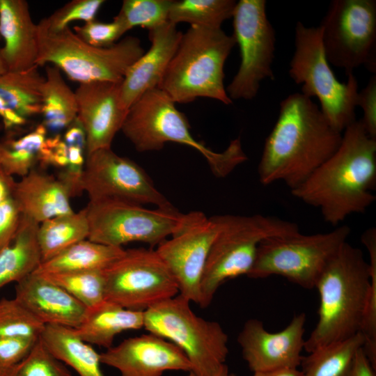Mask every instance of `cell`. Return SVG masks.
Returning <instances> with one entry per match:
<instances>
[{"mask_svg": "<svg viewBox=\"0 0 376 376\" xmlns=\"http://www.w3.org/2000/svg\"><path fill=\"white\" fill-rule=\"evenodd\" d=\"M188 376L195 375L191 373H189ZM215 376H235V375L230 372L228 367L226 364H224Z\"/></svg>", "mask_w": 376, "mask_h": 376, "instance_id": "681fc988", "label": "cell"}, {"mask_svg": "<svg viewBox=\"0 0 376 376\" xmlns=\"http://www.w3.org/2000/svg\"><path fill=\"white\" fill-rule=\"evenodd\" d=\"M141 328L143 312L130 310L105 299L87 308L81 324L72 329L83 341L108 349L118 334Z\"/></svg>", "mask_w": 376, "mask_h": 376, "instance_id": "d4e9b609", "label": "cell"}, {"mask_svg": "<svg viewBox=\"0 0 376 376\" xmlns=\"http://www.w3.org/2000/svg\"><path fill=\"white\" fill-rule=\"evenodd\" d=\"M15 298L45 325L76 329L87 310L63 288L36 272L16 283Z\"/></svg>", "mask_w": 376, "mask_h": 376, "instance_id": "ffe728a7", "label": "cell"}, {"mask_svg": "<svg viewBox=\"0 0 376 376\" xmlns=\"http://www.w3.org/2000/svg\"><path fill=\"white\" fill-rule=\"evenodd\" d=\"M236 45L221 28L190 26L157 88L175 104L207 97L228 105L233 101L224 86V64Z\"/></svg>", "mask_w": 376, "mask_h": 376, "instance_id": "277c9868", "label": "cell"}, {"mask_svg": "<svg viewBox=\"0 0 376 376\" xmlns=\"http://www.w3.org/2000/svg\"><path fill=\"white\" fill-rule=\"evenodd\" d=\"M21 218L22 214L13 197L0 203V250L13 241Z\"/></svg>", "mask_w": 376, "mask_h": 376, "instance_id": "7bdbcfd3", "label": "cell"}, {"mask_svg": "<svg viewBox=\"0 0 376 376\" xmlns=\"http://www.w3.org/2000/svg\"><path fill=\"white\" fill-rule=\"evenodd\" d=\"M370 283V266L362 251L346 242L315 285L320 296L318 320L305 340L308 353L361 332Z\"/></svg>", "mask_w": 376, "mask_h": 376, "instance_id": "3957f363", "label": "cell"}, {"mask_svg": "<svg viewBox=\"0 0 376 376\" xmlns=\"http://www.w3.org/2000/svg\"><path fill=\"white\" fill-rule=\"evenodd\" d=\"M16 182L0 166V203L11 198Z\"/></svg>", "mask_w": 376, "mask_h": 376, "instance_id": "7dc6e473", "label": "cell"}, {"mask_svg": "<svg viewBox=\"0 0 376 376\" xmlns=\"http://www.w3.org/2000/svg\"><path fill=\"white\" fill-rule=\"evenodd\" d=\"M361 242L369 254L370 283L361 333L364 337L363 350L373 368H376V229L363 232Z\"/></svg>", "mask_w": 376, "mask_h": 376, "instance_id": "e575fe53", "label": "cell"}, {"mask_svg": "<svg viewBox=\"0 0 376 376\" xmlns=\"http://www.w3.org/2000/svg\"><path fill=\"white\" fill-rule=\"evenodd\" d=\"M41 114L42 124L54 131L66 128L77 116L75 92L65 82L61 71L54 65H48L45 68Z\"/></svg>", "mask_w": 376, "mask_h": 376, "instance_id": "f546056e", "label": "cell"}, {"mask_svg": "<svg viewBox=\"0 0 376 376\" xmlns=\"http://www.w3.org/2000/svg\"><path fill=\"white\" fill-rule=\"evenodd\" d=\"M350 233V228L343 225L324 233L299 232L267 238L260 244L247 276L264 279L279 275L304 288L312 289Z\"/></svg>", "mask_w": 376, "mask_h": 376, "instance_id": "30bf717a", "label": "cell"}, {"mask_svg": "<svg viewBox=\"0 0 376 376\" xmlns=\"http://www.w3.org/2000/svg\"><path fill=\"white\" fill-rule=\"evenodd\" d=\"M70 188L58 178L32 169L16 182L13 198L22 216L38 224L74 212Z\"/></svg>", "mask_w": 376, "mask_h": 376, "instance_id": "603a6c76", "label": "cell"}, {"mask_svg": "<svg viewBox=\"0 0 376 376\" xmlns=\"http://www.w3.org/2000/svg\"><path fill=\"white\" fill-rule=\"evenodd\" d=\"M376 139L355 120L343 132L335 152L291 194L318 208L324 221L338 226L348 216L363 213L375 201Z\"/></svg>", "mask_w": 376, "mask_h": 376, "instance_id": "7a4b0ae2", "label": "cell"}, {"mask_svg": "<svg viewBox=\"0 0 376 376\" xmlns=\"http://www.w3.org/2000/svg\"><path fill=\"white\" fill-rule=\"evenodd\" d=\"M124 251L123 247L108 246L86 239L41 263L34 272L103 271L120 257Z\"/></svg>", "mask_w": 376, "mask_h": 376, "instance_id": "83f0119b", "label": "cell"}, {"mask_svg": "<svg viewBox=\"0 0 376 376\" xmlns=\"http://www.w3.org/2000/svg\"><path fill=\"white\" fill-rule=\"evenodd\" d=\"M363 345L364 337L359 332L315 349L302 357V376H351L356 354Z\"/></svg>", "mask_w": 376, "mask_h": 376, "instance_id": "f1b7e54d", "label": "cell"}, {"mask_svg": "<svg viewBox=\"0 0 376 376\" xmlns=\"http://www.w3.org/2000/svg\"><path fill=\"white\" fill-rule=\"evenodd\" d=\"M81 190L88 194L90 201L115 199L173 207L139 165L118 155L111 148L86 155Z\"/></svg>", "mask_w": 376, "mask_h": 376, "instance_id": "9a60e30c", "label": "cell"}, {"mask_svg": "<svg viewBox=\"0 0 376 376\" xmlns=\"http://www.w3.org/2000/svg\"><path fill=\"white\" fill-rule=\"evenodd\" d=\"M171 3L172 0H124L114 19L126 31L136 26L150 31L169 22Z\"/></svg>", "mask_w": 376, "mask_h": 376, "instance_id": "d590c367", "label": "cell"}, {"mask_svg": "<svg viewBox=\"0 0 376 376\" xmlns=\"http://www.w3.org/2000/svg\"><path fill=\"white\" fill-rule=\"evenodd\" d=\"M38 274L63 288L86 308L106 299L103 271Z\"/></svg>", "mask_w": 376, "mask_h": 376, "instance_id": "836d02e7", "label": "cell"}, {"mask_svg": "<svg viewBox=\"0 0 376 376\" xmlns=\"http://www.w3.org/2000/svg\"><path fill=\"white\" fill-rule=\"evenodd\" d=\"M39 224L22 216L13 241L0 250V288L11 282H19L41 263L38 242Z\"/></svg>", "mask_w": 376, "mask_h": 376, "instance_id": "484cf974", "label": "cell"}, {"mask_svg": "<svg viewBox=\"0 0 376 376\" xmlns=\"http://www.w3.org/2000/svg\"><path fill=\"white\" fill-rule=\"evenodd\" d=\"M47 129L42 123L18 138L0 141V166L10 175L24 177L32 169L45 140Z\"/></svg>", "mask_w": 376, "mask_h": 376, "instance_id": "1f68e13d", "label": "cell"}, {"mask_svg": "<svg viewBox=\"0 0 376 376\" xmlns=\"http://www.w3.org/2000/svg\"><path fill=\"white\" fill-rule=\"evenodd\" d=\"M75 33L86 43L97 47L111 46L127 31L123 24L113 19L111 22L95 19L74 27Z\"/></svg>", "mask_w": 376, "mask_h": 376, "instance_id": "ab89813d", "label": "cell"}, {"mask_svg": "<svg viewBox=\"0 0 376 376\" xmlns=\"http://www.w3.org/2000/svg\"><path fill=\"white\" fill-rule=\"evenodd\" d=\"M218 231L215 216L207 218L201 212L193 211L184 228L156 249L174 276L179 294L198 305L205 266Z\"/></svg>", "mask_w": 376, "mask_h": 376, "instance_id": "2e32d148", "label": "cell"}, {"mask_svg": "<svg viewBox=\"0 0 376 376\" xmlns=\"http://www.w3.org/2000/svg\"><path fill=\"white\" fill-rule=\"evenodd\" d=\"M11 376H72L66 365L57 359L40 338Z\"/></svg>", "mask_w": 376, "mask_h": 376, "instance_id": "74e56055", "label": "cell"}, {"mask_svg": "<svg viewBox=\"0 0 376 376\" xmlns=\"http://www.w3.org/2000/svg\"><path fill=\"white\" fill-rule=\"evenodd\" d=\"M252 376H302V374L298 368H280L254 372Z\"/></svg>", "mask_w": 376, "mask_h": 376, "instance_id": "c3c4849f", "label": "cell"}, {"mask_svg": "<svg viewBox=\"0 0 376 376\" xmlns=\"http://www.w3.org/2000/svg\"><path fill=\"white\" fill-rule=\"evenodd\" d=\"M6 72H8V70L2 58L0 47V75L6 73Z\"/></svg>", "mask_w": 376, "mask_h": 376, "instance_id": "f907efd6", "label": "cell"}, {"mask_svg": "<svg viewBox=\"0 0 376 376\" xmlns=\"http://www.w3.org/2000/svg\"><path fill=\"white\" fill-rule=\"evenodd\" d=\"M182 34L170 22L148 31L150 49L129 68L121 82V101L127 110L146 92L159 86Z\"/></svg>", "mask_w": 376, "mask_h": 376, "instance_id": "44dd1931", "label": "cell"}, {"mask_svg": "<svg viewBox=\"0 0 376 376\" xmlns=\"http://www.w3.org/2000/svg\"><path fill=\"white\" fill-rule=\"evenodd\" d=\"M326 58L346 74L376 72V1L334 0L319 26Z\"/></svg>", "mask_w": 376, "mask_h": 376, "instance_id": "7c38bea8", "label": "cell"}, {"mask_svg": "<svg viewBox=\"0 0 376 376\" xmlns=\"http://www.w3.org/2000/svg\"><path fill=\"white\" fill-rule=\"evenodd\" d=\"M219 231L211 246L201 283L199 306L210 305L226 281L246 275L265 239L299 232L297 224L274 216L215 215Z\"/></svg>", "mask_w": 376, "mask_h": 376, "instance_id": "8992f818", "label": "cell"}, {"mask_svg": "<svg viewBox=\"0 0 376 376\" xmlns=\"http://www.w3.org/2000/svg\"><path fill=\"white\" fill-rule=\"evenodd\" d=\"M45 324L15 298L0 299V338H38Z\"/></svg>", "mask_w": 376, "mask_h": 376, "instance_id": "8d00e7d4", "label": "cell"}, {"mask_svg": "<svg viewBox=\"0 0 376 376\" xmlns=\"http://www.w3.org/2000/svg\"><path fill=\"white\" fill-rule=\"evenodd\" d=\"M357 107L361 108L363 118L360 119L367 134L376 139V76L369 79L367 85L359 91Z\"/></svg>", "mask_w": 376, "mask_h": 376, "instance_id": "b9f144b4", "label": "cell"}, {"mask_svg": "<svg viewBox=\"0 0 376 376\" xmlns=\"http://www.w3.org/2000/svg\"><path fill=\"white\" fill-rule=\"evenodd\" d=\"M104 2V0H73L40 22L48 30L59 31L69 27V24L75 21H84L85 23L94 20Z\"/></svg>", "mask_w": 376, "mask_h": 376, "instance_id": "f35d334b", "label": "cell"}, {"mask_svg": "<svg viewBox=\"0 0 376 376\" xmlns=\"http://www.w3.org/2000/svg\"><path fill=\"white\" fill-rule=\"evenodd\" d=\"M1 36H0V39H1Z\"/></svg>", "mask_w": 376, "mask_h": 376, "instance_id": "816d5d0a", "label": "cell"}, {"mask_svg": "<svg viewBox=\"0 0 376 376\" xmlns=\"http://www.w3.org/2000/svg\"><path fill=\"white\" fill-rule=\"evenodd\" d=\"M265 0H240L233 14V34L238 45L241 61L239 69L227 86L233 100L253 99L260 83L274 80L276 35L266 11Z\"/></svg>", "mask_w": 376, "mask_h": 376, "instance_id": "4fadbf2b", "label": "cell"}, {"mask_svg": "<svg viewBox=\"0 0 376 376\" xmlns=\"http://www.w3.org/2000/svg\"><path fill=\"white\" fill-rule=\"evenodd\" d=\"M89 226L85 208L61 214L39 224L38 242L42 262L58 255L73 244L88 239Z\"/></svg>", "mask_w": 376, "mask_h": 376, "instance_id": "4dcf8cb0", "label": "cell"}, {"mask_svg": "<svg viewBox=\"0 0 376 376\" xmlns=\"http://www.w3.org/2000/svg\"><path fill=\"white\" fill-rule=\"evenodd\" d=\"M121 131L139 152L159 150L168 142L189 146L205 158L216 177H225L246 159L240 139L222 152L196 140L187 117L159 88L146 92L128 109Z\"/></svg>", "mask_w": 376, "mask_h": 376, "instance_id": "5b68a950", "label": "cell"}, {"mask_svg": "<svg viewBox=\"0 0 376 376\" xmlns=\"http://www.w3.org/2000/svg\"><path fill=\"white\" fill-rule=\"evenodd\" d=\"M351 376H375V370L365 354L363 347L355 356Z\"/></svg>", "mask_w": 376, "mask_h": 376, "instance_id": "bcb514c9", "label": "cell"}, {"mask_svg": "<svg viewBox=\"0 0 376 376\" xmlns=\"http://www.w3.org/2000/svg\"><path fill=\"white\" fill-rule=\"evenodd\" d=\"M235 5L234 0H172L169 22L221 28L224 22L232 18Z\"/></svg>", "mask_w": 376, "mask_h": 376, "instance_id": "d6a6232c", "label": "cell"}, {"mask_svg": "<svg viewBox=\"0 0 376 376\" xmlns=\"http://www.w3.org/2000/svg\"><path fill=\"white\" fill-rule=\"evenodd\" d=\"M121 82L80 84L75 91L77 118L86 134V155L111 148L116 134L121 131L128 111L121 101Z\"/></svg>", "mask_w": 376, "mask_h": 376, "instance_id": "ac0fdd59", "label": "cell"}, {"mask_svg": "<svg viewBox=\"0 0 376 376\" xmlns=\"http://www.w3.org/2000/svg\"><path fill=\"white\" fill-rule=\"evenodd\" d=\"M306 320L304 313L295 315L286 327L274 333L267 331L262 321L248 320L237 342L249 369L254 373L300 366Z\"/></svg>", "mask_w": 376, "mask_h": 376, "instance_id": "e0dca14e", "label": "cell"}, {"mask_svg": "<svg viewBox=\"0 0 376 376\" xmlns=\"http://www.w3.org/2000/svg\"><path fill=\"white\" fill-rule=\"evenodd\" d=\"M38 55L36 65L52 64L73 81L86 84L121 82L129 68L143 54L140 40L127 36L106 47L92 46L70 27L59 31L37 24Z\"/></svg>", "mask_w": 376, "mask_h": 376, "instance_id": "52a82bcc", "label": "cell"}, {"mask_svg": "<svg viewBox=\"0 0 376 376\" xmlns=\"http://www.w3.org/2000/svg\"><path fill=\"white\" fill-rule=\"evenodd\" d=\"M40 338L54 356L79 376H104L100 368V354L81 340L72 329L45 325Z\"/></svg>", "mask_w": 376, "mask_h": 376, "instance_id": "4316f807", "label": "cell"}, {"mask_svg": "<svg viewBox=\"0 0 376 376\" xmlns=\"http://www.w3.org/2000/svg\"><path fill=\"white\" fill-rule=\"evenodd\" d=\"M341 132L328 122L320 107L301 92L283 99L276 121L267 136L258 164L260 182H283L291 190L337 150Z\"/></svg>", "mask_w": 376, "mask_h": 376, "instance_id": "6da1fadb", "label": "cell"}, {"mask_svg": "<svg viewBox=\"0 0 376 376\" xmlns=\"http://www.w3.org/2000/svg\"><path fill=\"white\" fill-rule=\"evenodd\" d=\"M1 56L8 71L22 72L36 65L37 24L25 0H0Z\"/></svg>", "mask_w": 376, "mask_h": 376, "instance_id": "7402d4cb", "label": "cell"}, {"mask_svg": "<svg viewBox=\"0 0 376 376\" xmlns=\"http://www.w3.org/2000/svg\"><path fill=\"white\" fill-rule=\"evenodd\" d=\"M288 72L290 78L301 85L302 94L318 99L322 113L336 130L343 133L356 120L358 81L353 72L347 75L346 82L336 78L326 58L319 26L297 22Z\"/></svg>", "mask_w": 376, "mask_h": 376, "instance_id": "9c48e42d", "label": "cell"}, {"mask_svg": "<svg viewBox=\"0 0 376 376\" xmlns=\"http://www.w3.org/2000/svg\"><path fill=\"white\" fill-rule=\"evenodd\" d=\"M103 274L105 299L130 310L143 312L179 294L174 276L156 250L125 249Z\"/></svg>", "mask_w": 376, "mask_h": 376, "instance_id": "5bb4252c", "label": "cell"}, {"mask_svg": "<svg viewBox=\"0 0 376 376\" xmlns=\"http://www.w3.org/2000/svg\"><path fill=\"white\" fill-rule=\"evenodd\" d=\"M143 328L178 347L195 376H215L226 364L227 334L217 322L197 315L180 294L143 311Z\"/></svg>", "mask_w": 376, "mask_h": 376, "instance_id": "ba28073f", "label": "cell"}, {"mask_svg": "<svg viewBox=\"0 0 376 376\" xmlns=\"http://www.w3.org/2000/svg\"><path fill=\"white\" fill-rule=\"evenodd\" d=\"M38 162L42 166L67 167L68 146L59 134L46 138L39 152Z\"/></svg>", "mask_w": 376, "mask_h": 376, "instance_id": "ee69618b", "label": "cell"}, {"mask_svg": "<svg viewBox=\"0 0 376 376\" xmlns=\"http://www.w3.org/2000/svg\"><path fill=\"white\" fill-rule=\"evenodd\" d=\"M85 210L88 240L118 247L132 242L158 246L182 229L191 217V212L180 213L173 206L148 209L115 199L89 201Z\"/></svg>", "mask_w": 376, "mask_h": 376, "instance_id": "8fae6325", "label": "cell"}, {"mask_svg": "<svg viewBox=\"0 0 376 376\" xmlns=\"http://www.w3.org/2000/svg\"><path fill=\"white\" fill-rule=\"evenodd\" d=\"M100 357L101 363L117 369L121 376H162L167 370H191L178 347L149 332L125 339Z\"/></svg>", "mask_w": 376, "mask_h": 376, "instance_id": "d6986e66", "label": "cell"}, {"mask_svg": "<svg viewBox=\"0 0 376 376\" xmlns=\"http://www.w3.org/2000/svg\"><path fill=\"white\" fill-rule=\"evenodd\" d=\"M38 68L0 75V117L6 129L24 125L27 118L41 114L45 76Z\"/></svg>", "mask_w": 376, "mask_h": 376, "instance_id": "cb8c5ba5", "label": "cell"}, {"mask_svg": "<svg viewBox=\"0 0 376 376\" xmlns=\"http://www.w3.org/2000/svg\"><path fill=\"white\" fill-rule=\"evenodd\" d=\"M38 338H0V376H11Z\"/></svg>", "mask_w": 376, "mask_h": 376, "instance_id": "60d3db41", "label": "cell"}, {"mask_svg": "<svg viewBox=\"0 0 376 376\" xmlns=\"http://www.w3.org/2000/svg\"><path fill=\"white\" fill-rule=\"evenodd\" d=\"M63 141L67 146H79L86 150V134L77 118L66 127Z\"/></svg>", "mask_w": 376, "mask_h": 376, "instance_id": "f6af8a7d", "label": "cell"}]
</instances>
